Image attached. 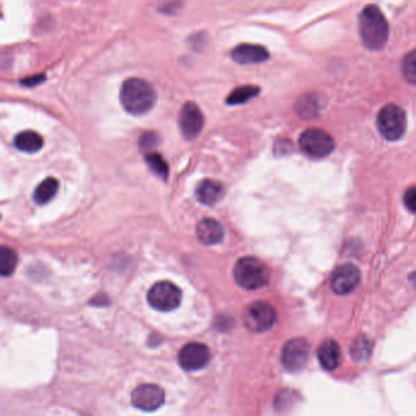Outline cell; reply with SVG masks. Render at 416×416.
<instances>
[{"mask_svg":"<svg viewBox=\"0 0 416 416\" xmlns=\"http://www.w3.org/2000/svg\"><path fill=\"white\" fill-rule=\"evenodd\" d=\"M361 281V271L356 265L342 264L335 270L331 288L337 295H347L357 288Z\"/></svg>","mask_w":416,"mask_h":416,"instance_id":"cell-12","label":"cell"},{"mask_svg":"<svg viewBox=\"0 0 416 416\" xmlns=\"http://www.w3.org/2000/svg\"><path fill=\"white\" fill-rule=\"evenodd\" d=\"M377 128L387 140H398L407 128V117L402 107L389 104L381 109L377 114Z\"/></svg>","mask_w":416,"mask_h":416,"instance_id":"cell-4","label":"cell"},{"mask_svg":"<svg viewBox=\"0 0 416 416\" xmlns=\"http://www.w3.org/2000/svg\"><path fill=\"white\" fill-rule=\"evenodd\" d=\"M210 349L203 343L185 344L178 354V361L184 370H201L210 361Z\"/></svg>","mask_w":416,"mask_h":416,"instance_id":"cell-11","label":"cell"},{"mask_svg":"<svg viewBox=\"0 0 416 416\" xmlns=\"http://www.w3.org/2000/svg\"><path fill=\"white\" fill-rule=\"evenodd\" d=\"M147 302L156 311H173L182 302V291L170 281H160L149 290Z\"/></svg>","mask_w":416,"mask_h":416,"instance_id":"cell-6","label":"cell"},{"mask_svg":"<svg viewBox=\"0 0 416 416\" xmlns=\"http://www.w3.org/2000/svg\"><path fill=\"white\" fill-rule=\"evenodd\" d=\"M156 144H157V137L154 133H147L140 139V147L144 152H152Z\"/></svg>","mask_w":416,"mask_h":416,"instance_id":"cell-25","label":"cell"},{"mask_svg":"<svg viewBox=\"0 0 416 416\" xmlns=\"http://www.w3.org/2000/svg\"><path fill=\"white\" fill-rule=\"evenodd\" d=\"M196 234L199 240L203 245H208V246L222 243V240L224 238L223 227L220 225V222L212 218L202 220L197 225Z\"/></svg>","mask_w":416,"mask_h":416,"instance_id":"cell-14","label":"cell"},{"mask_svg":"<svg viewBox=\"0 0 416 416\" xmlns=\"http://www.w3.org/2000/svg\"><path fill=\"white\" fill-rule=\"evenodd\" d=\"M318 359L325 370L337 369L341 363V348L334 340H326L318 348Z\"/></svg>","mask_w":416,"mask_h":416,"instance_id":"cell-15","label":"cell"},{"mask_svg":"<svg viewBox=\"0 0 416 416\" xmlns=\"http://www.w3.org/2000/svg\"><path fill=\"white\" fill-rule=\"evenodd\" d=\"M298 144L307 155L318 159L330 155L335 147L334 139L329 133L318 128L307 129L301 134Z\"/></svg>","mask_w":416,"mask_h":416,"instance_id":"cell-7","label":"cell"},{"mask_svg":"<svg viewBox=\"0 0 416 416\" xmlns=\"http://www.w3.org/2000/svg\"><path fill=\"white\" fill-rule=\"evenodd\" d=\"M404 203H405L408 210L416 213V185L408 189L404 194Z\"/></svg>","mask_w":416,"mask_h":416,"instance_id":"cell-26","label":"cell"},{"mask_svg":"<svg viewBox=\"0 0 416 416\" xmlns=\"http://www.w3.org/2000/svg\"><path fill=\"white\" fill-rule=\"evenodd\" d=\"M203 123L205 117L195 102L189 101L182 107L179 114V127L187 140H194L201 133Z\"/></svg>","mask_w":416,"mask_h":416,"instance_id":"cell-10","label":"cell"},{"mask_svg":"<svg viewBox=\"0 0 416 416\" xmlns=\"http://www.w3.org/2000/svg\"><path fill=\"white\" fill-rule=\"evenodd\" d=\"M223 194H224L223 185L212 179L202 180L196 189L197 200L207 206H212L220 201Z\"/></svg>","mask_w":416,"mask_h":416,"instance_id":"cell-16","label":"cell"},{"mask_svg":"<svg viewBox=\"0 0 416 416\" xmlns=\"http://www.w3.org/2000/svg\"><path fill=\"white\" fill-rule=\"evenodd\" d=\"M132 403L144 412H155L165 403V391L157 384H140L133 391Z\"/></svg>","mask_w":416,"mask_h":416,"instance_id":"cell-9","label":"cell"},{"mask_svg":"<svg viewBox=\"0 0 416 416\" xmlns=\"http://www.w3.org/2000/svg\"><path fill=\"white\" fill-rule=\"evenodd\" d=\"M311 347L304 339L290 340L281 353V361L288 371H300L306 366L309 359Z\"/></svg>","mask_w":416,"mask_h":416,"instance_id":"cell-8","label":"cell"},{"mask_svg":"<svg viewBox=\"0 0 416 416\" xmlns=\"http://www.w3.org/2000/svg\"><path fill=\"white\" fill-rule=\"evenodd\" d=\"M18 262H19V257L13 248L0 246V276L6 278L14 274Z\"/></svg>","mask_w":416,"mask_h":416,"instance_id":"cell-20","label":"cell"},{"mask_svg":"<svg viewBox=\"0 0 416 416\" xmlns=\"http://www.w3.org/2000/svg\"><path fill=\"white\" fill-rule=\"evenodd\" d=\"M145 159H147V163L149 165V167H150V170H152L157 177H160V178L162 179L168 178V173H170L168 165H167L165 159H163L160 154L154 152H147Z\"/></svg>","mask_w":416,"mask_h":416,"instance_id":"cell-23","label":"cell"},{"mask_svg":"<svg viewBox=\"0 0 416 416\" xmlns=\"http://www.w3.org/2000/svg\"><path fill=\"white\" fill-rule=\"evenodd\" d=\"M232 58L239 64H260L269 59V53L264 46L256 44H240L232 51Z\"/></svg>","mask_w":416,"mask_h":416,"instance_id":"cell-13","label":"cell"},{"mask_svg":"<svg viewBox=\"0 0 416 416\" xmlns=\"http://www.w3.org/2000/svg\"><path fill=\"white\" fill-rule=\"evenodd\" d=\"M371 349H373V343L364 335L358 336L356 341L353 342L352 358L356 361H366L371 356Z\"/></svg>","mask_w":416,"mask_h":416,"instance_id":"cell-22","label":"cell"},{"mask_svg":"<svg viewBox=\"0 0 416 416\" xmlns=\"http://www.w3.org/2000/svg\"><path fill=\"white\" fill-rule=\"evenodd\" d=\"M276 321V311L269 303L253 302L245 308L243 325L252 333H264L273 328Z\"/></svg>","mask_w":416,"mask_h":416,"instance_id":"cell-5","label":"cell"},{"mask_svg":"<svg viewBox=\"0 0 416 416\" xmlns=\"http://www.w3.org/2000/svg\"><path fill=\"white\" fill-rule=\"evenodd\" d=\"M14 144L20 152L36 154L44 145V140L39 133L34 130H23L15 137Z\"/></svg>","mask_w":416,"mask_h":416,"instance_id":"cell-17","label":"cell"},{"mask_svg":"<svg viewBox=\"0 0 416 416\" xmlns=\"http://www.w3.org/2000/svg\"><path fill=\"white\" fill-rule=\"evenodd\" d=\"M124 110L134 116H142L152 110L157 100V94L150 83L142 78H129L122 84L119 93Z\"/></svg>","mask_w":416,"mask_h":416,"instance_id":"cell-1","label":"cell"},{"mask_svg":"<svg viewBox=\"0 0 416 416\" xmlns=\"http://www.w3.org/2000/svg\"><path fill=\"white\" fill-rule=\"evenodd\" d=\"M359 32L364 46L370 51H379L386 44L389 39V23L375 5H369L361 11Z\"/></svg>","mask_w":416,"mask_h":416,"instance_id":"cell-2","label":"cell"},{"mask_svg":"<svg viewBox=\"0 0 416 416\" xmlns=\"http://www.w3.org/2000/svg\"><path fill=\"white\" fill-rule=\"evenodd\" d=\"M46 81V76L44 74H36V76H31V77L25 78L21 81V84L25 87H36L38 84Z\"/></svg>","mask_w":416,"mask_h":416,"instance_id":"cell-27","label":"cell"},{"mask_svg":"<svg viewBox=\"0 0 416 416\" xmlns=\"http://www.w3.org/2000/svg\"><path fill=\"white\" fill-rule=\"evenodd\" d=\"M234 278L236 284L245 290H258L269 284L270 270L261 260L243 257L235 264Z\"/></svg>","mask_w":416,"mask_h":416,"instance_id":"cell-3","label":"cell"},{"mask_svg":"<svg viewBox=\"0 0 416 416\" xmlns=\"http://www.w3.org/2000/svg\"><path fill=\"white\" fill-rule=\"evenodd\" d=\"M296 109L303 119H314L321 112V101L316 94H306L298 100Z\"/></svg>","mask_w":416,"mask_h":416,"instance_id":"cell-19","label":"cell"},{"mask_svg":"<svg viewBox=\"0 0 416 416\" xmlns=\"http://www.w3.org/2000/svg\"><path fill=\"white\" fill-rule=\"evenodd\" d=\"M258 94H260V88L255 86H243L234 89L233 92L230 93V95L227 98V104L229 105L245 104Z\"/></svg>","mask_w":416,"mask_h":416,"instance_id":"cell-21","label":"cell"},{"mask_svg":"<svg viewBox=\"0 0 416 416\" xmlns=\"http://www.w3.org/2000/svg\"><path fill=\"white\" fill-rule=\"evenodd\" d=\"M59 190V182L55 178H46L33 192V200L37 205H46L51 202Z\"/></svg>","mask_w":416,"mask_h":416,"instance_id":"cell-18","label":"cell"},{"mask_svg":"<svg viewBox=\"0 0 416 416\" xmlns=\"http://www.w3.org/2000/svg\"><path fill=\"white\" fill-rule=\"evenodd\" d=\"M402 71L408 82L416 84V51H412L403 60Z\"/></svg>","mask_w":416,"mask_h":416,"instance_id":"cell-24","label":"cell"}]
</instances>
